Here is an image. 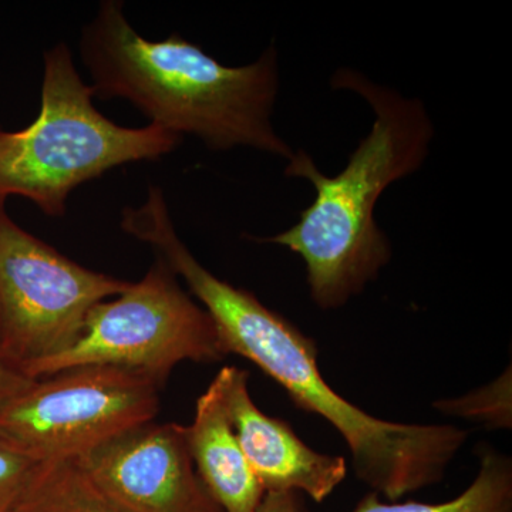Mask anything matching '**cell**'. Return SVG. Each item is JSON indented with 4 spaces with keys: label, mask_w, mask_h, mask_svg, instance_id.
Instances as JSON below:
<instances>
[{
    "label": "cell",
    "mask_w": 512,
    "mask_h": 512,
    "mask_svg": "<svg viewBox=\"0 0 512 512\" xmlns=\"http://www.w3.org/2000/svg\"><path fill=\"white\" fill-rule=\"evenodd\" d=\"M131 234L184 279L191 295L210 313L228 355L255 363L284 387L298 409L318 414L339 431L352 453L356 477L375 493L394 503L443 480L468 431L377 419L343 399L320 375L315 340L266 308L254 293L202 266L178 237L164 204L141 212Z\"/></svg>",
    "instance_id": "cell-1"
},
{
    "label": "cell",
    "mask_w": 512,
    "mask_h": 512,
    "mask_svg": "<svg viewBox=\"0 0 512 512\" xmlns=\"http://www.w3.org/2000/svg\"><path fill=\"white\" fill-rule=\"evenodd\" d=\"M79 46L99 99L127 100L150 124L198 137L210 150L249 147L286 161L295 153L272 124L279 92L275 46L245 66H225L177 33L144 39L119 0L100 3Z\"/></svg>",
    "instance_id": "cell-2"
},
{
    "label": "cell",
    "mask_w": 512,
    "mask_h": 512,
    "mask_svg": "<svg viewBox=\"0 0 512 512\" xmlns=\"http://www.w3.org/2000/svg\"><path fill=\"white\" fill-rule=\"evenodd\" d=\"M332 87L349 90L369 104L375 114L372 130L336 175L323 174L306 151H295L285 174L308 180L315 200L281 234L251 238L301 256L312 301L326 311L346 305L389 264L392 247L376 222L377 201L390 185L419 170L434 136L419 99L404 97L352 69L333 74Z\"/></svg>",
    "instance_id": "cell-3"
},
{
    "label": "cell",
    "mask_w": 512,
    "mask_h": 512,
    "mask_svg": "<svg viewBox=\"0 0 512 512\" xmlns=\"http://www.w3.org/2000/svg\"><path fill=\"white\" fill-rule=\"evenodd\" d=\"M66 43L45 52L40 114L19 131L0 128V198L32 201L47 217L66 214L79 185L113 168L173 153L183 137L164 128L119 126L93 104Z\"/></svg>",
    "instance_id": "cell-4"
},
{
    "label": "cell",
    "mask_w": 512,
    "mask_h": 512,
    "mask_svg": "<svg viewBox=\"0 0 512 512\" xmlns=\"http://www.w3.org/2000/svg\"><path fill=\"white\" fill-rule=\"evenodd\" d=\"M227 356L210 313L157 256L141 281L94 306L72 348L36 366L29 377L79 366H113L163 387L180 363H217Z\"/></svg>",
    "instance_id": "cell-5"
},
{
    "label": "cell",
    "mask_w": 512,
    "mask_h": 512,
    "mask_svg": "<svg viewBox=\"0 0 512 512\" xmlns=\"http://www.w3.org/2000/svg\"><path fill=\"white\" fill-rule=\"evenodd\" d=\"M128 284L33 237L10 218L0 198V360L6 365L29 377L72 348L94 306Z\"/></svg>",
    "instance_id": "cell-6"
},
{
    "label": "cell",
    "mask_w": 512,
    "mask_h": 512,
    "mask_svg": "<svg viewBox=\"0 0 512 512\" xmlns=\"http://www.w3.org/2000/svg\"><path fill=\"white\" fill-rule=\"evenodd\" d=\"M163 387L113 366H79L33 380L0 404V439L33 461L80 458L153 421Z\"/></svg>",
    "instance_id": "cell-7"
},
{
    "label": "cell",
    "mask_w": 512,
    "mask_h": 512,
    "mask_svg": "<svg viewBox=\"0 0 512 512\" xmlns=\"http://www.w3.org/2000/svg\"><path fill=\"white\" fill-rule=\"evenodd\" d=\"M79 461L127 512H222L195 470L187 426L138 424Z\"/></svg>",
    "instance_id": "cell-8"
},
{
    "label": "cell",
    "mask_w": 512,
    "mask_h": 512,
    "mask_svg": "<svg viewBox=\"0 0 512 512\" xmlns=\"http://www.w3.org/2000/svg\"><path fill=\"white\" fill-rule=\"evenodd\" d=\"M239 446L265 493H305L323 503L348 473L345 458L312 450L286 421L258 409L248 372L224 366L217 376Z\"/></svg>",
    "instance_id": "cell-9"
},
{
    "label": "cell",
    "mask_w": 512,
    "mask_h": 512,
    "mask_svg": "<svg viewBox=\"0 0 512 512\" xmlns=\"http://www.w3.org/2000/svg\"><path fill=\"white\" fill-rule=\"evenodd\" d=\"M187 440L195 470L221 511L254 512L265 491L239 446L217 377L197 400Z\"/></svg>",
    "instance_id": "cell-10"
},
{
    "label": "cell",
    "mask_w": 512,
    "mask_h": 512,
    "mask_svg": "<svg viewBox=\"0 0 512 512\" xmlns=\"http://www.w3.org/2000/svg\"><path fill=\"white\" fill-rule=\"evenodd\" d=\"M12 512H127L89 476L79 458L42 461Z\"/></svg>",
    "instance_id": "cell-11"
},
{
    "label": "cell",
    "mask_w": 512,
    "mask_h": 512,
    "mask_svg": "<svg viewBox=\"0 0 512 512\" xmlns=\"http://www.w3.org/2000/svg\"><path fill=\"white\" fill-rule=\"evenodd\" d=\"M480 471L476 480L454 500L440 504L384 503L372 491L357 503L353 512H512L511 458L488 444L477 448Z\"/></svg>",
    "instance_id": "cell-12"
},
{
    "label": "cell",
    "mask_w": 512,
    "mask_h": 512,
    "mask_svg": "<svg viewBox=\"0 0 512 512\" xmlns=\"http://www.w3.org/2000/svg\"><path fill=\"white\" fill-rule=\"evenodd\" d=\"M436 409L483 421L491 427H511V370L508 369L497 382L477 392L437 403Z\"/></svg>",
    "instance_id": "cell-13"
},
{
    "label": "cell",
    "mask_w": 512,
    "mask_h": 512,
    "mask_svg": "<svg viewBox=\"0 0 512 512\" xmlns=\"http://www.w3.org/2000/svg\"><path fill=\"white\" fill-rule=\"evenodd\" d=\"M36 464L0 439V512H12Z\"/></svg>",
    "instance_id": "cell-14"
},
{
    "label": "cell",
    "mask_w": 512,
    "mask_h": 512,
    "mask_svg": "<svg viewBox=\"0 0 512 512\" xmlns=\"http://www.w3.org/2000/svg\"><path fill=\"white\" fill-rule=\"evenodd\" d=\"M254 512H302V501L293 491L265 493Z\"/></svg>",
    "instance_id": "cell-15"
},
{
    "label": "cell",
    "mask_w": 512,
    "mask_h": 512,
    "mask_svg": "<svg viewBox=\"0 0 512 512\" xmlns=\"http://www.w3.org/2000/svg\"><path fill=\"white\" fill-rule=\"evenodd\" d=\"M33 379H29L18 370L0 360V404L8 402L10 397L25 390Z\"/></svg>",
    "instance_id": "cell-16"
}]
</instances>
